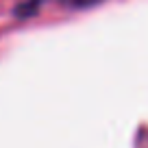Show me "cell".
Masks as SVG:
<instances>
[{"label":"cell","instance_id":"6da1fadb","mask_svg":"<svg viewBox=\"0 0 148 148\" xmlns=\"http://www.w3.org/2000/svg\"><path fill=\"white\" fill-rule=\"evenodd\" d=\"M65 5L70 7H89V5H96V2H100V0H63Z\"/></svg>","mask_w":148,"mask_h":148}]
</instances>
